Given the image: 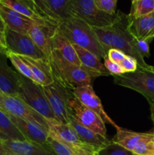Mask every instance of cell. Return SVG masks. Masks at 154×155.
I'll use <instances>...</instances> for the list:
<instances>
[{"label":"cell","instance_id":"6da1fadb","mask_svg":"<svg viewBox=\"0 0 154 155\" xmlns=\"http://www.w3.org/2000/svg\"><path fill=\"white\" fill-rule=\"evenodd\" d=\"M93 30L107 53L108 50L116 48L135 58L139 67L148 69L152 67L145 62L144 58L136 49L135 37L128 28V15L119 12V18L113 25Z\"/></svg>","mask_w":154,"mask_h":155},{"label":"cell","instance_id":"7a4b0ae2","mask_svg":"<svg viewBox=\"0 0 154 155\" xmlns=\"http://www.w3.org/2000/svg\"><path fill=\"white\" fill-rule=\"evenodd\" d=\"M58 29L71 44L93 53L101 60L107 56V51L98 40L93 28L82 20L69 18L62 21Z\"/></svg>","mask_w":154,"mask_h":155},{"label":"cell","instance_id":"3957f363","mask_svg":"<svg viewBox=\"0 0 154 155\" xmlns=\"http://www.w3.org/2000/svg\"><path fill=\"white\" fill-rule=\"evenodd\" d=\"M49 61L54 82L65 89L72 91L91 85L93 78L81 66L72 64L53 53Z\"/></svg>","mask_w":154,"mask_h":155},{"label":"cell","instance_id":"277c9868","mask_svg":"<svg viewBox=\"0 0 154 155\" xmlns=\"http://www.w3.org/2000/svg\"><path fill=\"white\" fill-rule=\"evenodd\" d=\"M116 85L136 91L146 98L149 104H154V70L137 67L132 73H126L120 76H114Z\"/></svg>","mask_w":154,"mask_h":155},{"label":"cell","instance_id":"5b68a950","mask_svg":"<svg viewBox=\"0 0 154 155\" xmlns=\"http://www.w3.org/2000/svg\"><path fill=\"white\" fill-rule=\"evenodd\" d=\"M73 18L82 20L92 28H103L113 25L119 18V12L110 15L100 10L95 0H71Z\"/></svg>","mask_w":154,"mask_h":155},{"label":"cell","instance_id":"8992f818","mask_svg":"<svg viewBox=\"0 0 154 155\" xmlns=\"http://www.w3.org/2000/svg\"><path fill=\"white\" fill-rule=\"evenodd\" d=\"M18 77L20 92L18 97L46 120L55 119L44 93L42 86L20 74H18Z\"/></svg>","mask_w":154,"mask_h":155},{"label":"cell","instance_id":"52a82bcc","mask_svg":"<svg viewBox=\"0 0 154 155\" xmlns=\"http://www.w3.org/2000/svg\"><path fill=\"white\" fill-rule=\"evenodd\" d=\"M0 108L8 114L30 121L48 132L47 120L19 97L8 95L0 92Z\"/></svg>","mask_w":154,"mask_h":155},{"label":"cell","instance_id":"ba28073f","mask_svg":"<svg viewBox=\"0 0 154 155\" xmlns=\"http://www.w3.org/2000/svg\"><path fill=\"white\" fill-rule=\"evenodd\" d=\"M42 88L55 119L63 124H69L71 115L68 100L72 95L71 91L56 82Z\"/></svg>","mask_w":154,"mask_h":155},{"label":"cell","instance_id":"9c48e42d","mask_svg":"<svg viewBox=\"0 0 154 155\" xmlns=\"http://www.w3.org/2000/svg\"><path fill=\"white\" fill-rule=\"evenodd\" d=\"M5 36L7 51L23 57L36 59L46 58L28 35L6 29Z\"/></svg>","mask_w":154,"mask_h":155},{"label":"cell","instance_id":"30bf717a","mask_svg":"<svg viewBox=\"0 0 154 155\" xmlns=\"http://www.w3.org/2000/svg\"><path fill=\"white\" fill-rule=\"evenodd\" d=\"M68 104L70 113L80 124L94 133L107 137L105 123L100 117L99 115L83 105L72 95V94L68 100Z\"/></svg>","mask_w":154,"mask_h":155},{"label":"cell","instance_id":"8fae6325","mask_svg":"<svg viewBox=\"0 0 154 155\" xmlns=\"http://www.w3.org/2000/svg\"><path fill=\"white\" fill-rule=\"evenodd\" d=\"M39 10L57 27L72 18L71 0H34Z\"/></svg>","mask_w":154,"mask_h":155},{"label":"cell","instance_id":"7c38bea8","mask_svg":"<svg viewBox=\"0 0 154 155\" xmlns=\"http://www.w3.org/2000/svg\"><path fill=\"white\" fill-rule=\"evenodd\" d=\"M71 92H72V95L79 101H80L83 105L85 106L87 108L93 110L98 115H99L100 117L103 120V121L105 124H110L113 127H115L116 130L120 128L119 126L115 124L114 121L105 112L102 105V103H101L99 97L96 95V93L94 91L91 85L76 88V89H72Z\"/></svg>","mask_w":154,"mask_h":155},{"label":"cell","instance_id":"4fadbf2b","mask_svg":"<svg viewBox=\"0 0 154 155\" xmlns=\"http://www.w3.org/2000/svg\"><path fill=\"white\" fill-rule=\"evenodd\" d=\"M0 2L30 18L39 25L57 27L42 13L34 0H0Z\"/></svg>","mask_w":154,"mask_h":155},{"label":"cell","instance_id":"5bb4252c","mask_svg":"<svg viewBox=\"0 0 154 155\" xmlns=\"http://www.w3.org/2000/svg\"><path fill=\"white\" fill-rule=\"evenodd\" d=\"M47 124L48 126V135L66 144L72 149L74 148H91L80 141L75 130L69 124H63L56 119L47 120Z\"/></svg>","mask_w":154,"mask_h":155},{"label":"cell","instance_id":"9a60e30c","mask_svg":"<svg viewBox=\"0 0 154 155\" xmlns=\"http://www.w3.org/2000/svg\"><path fill=\"white\" fill-rule=\"evenodd\" d=\"M7 153L18 155H56L49 145L24 140H2Z\"/></svg>","mask_w":154,"mask_h":155},{"label":"cell","instance_id":"2e32d148","mask_svg":"<svg viewBox=\"0 0 154 155\" xmlns=\"http://www.w3.org/2000/svg\"><path fill=\"white\" fill-rule=\"evenodd\" d=\"M6 53H0V92L18 97L20 92L18 73L8 65Z\"/></svg>","mask_w":154,"mask_h":155},{"label":"cell","instance_id":"e0dca14e","mask_svg":"<svg viewBox=\"0 0 154 155\" xmlns=\"http://www.w3.org/2000/svg\"><path fill=\"white\" fill-rule=\"evenodd\" d=\"M0 16L5 25L6 29H9L12 31L22 34L28 35V31L30 27L36 24L30 18L12 10L10 8L2 4L1 2Z\"/></svg>","mask_w":154,"mask_h":155},{"label":"cell","instance_id":"ac0fdd59","mask_svg":"<svg viewBox=\"0 0 154 155\" xmlns=\"http://www.w3.org/2000/svg\"><path fill=\"white\" fill-rule=\"evenodd\" d=\"M57 28L35 24L28 31V36L48 61L51 57V39Z\"/></svg>","mask_w":154,"mask_h":155},{"label":"cell","instance_id":"d6986e66","mask_svg":"<svg viewBox=\"0 0 154 155\" xmlns=\"http://www.w3.org/2000/svg\"><path fill=\"white\" fill-rule=\"evenodd\" d=\"M8 116L10 117L11 120L17 128L22 133L26 140L36 142L42 145H48L47 143L48 132L47 130L40 126L33 124L27 120L16 117L12 115L8 114Z\"/></svg>","mask_w":154,"mask_h":155},{"label":"cell","instance_id":"ffe728a7","mask_svg":"<svg viewBox=\"0 0 154 155\" xmlns=\"http://www.w3.org/2000/svg\"><path fill=\"white\" fill-rule=\"evenodd\" d=\"M70 115L69 124L75 130L80 141L85 145L92 148L96 152H98L100 149L108 145L110 141L107 139V137H104L101 135L97 134L89 129L86 128L82 124H80L71 113Z\"/></svg>","mask_w":154,"mask_h":155},{"label":"cell","instance_id":"44dd1931","mask_svg":"<svg viewBox=\"0 0 154 155\" xmlns=\"http://www.w3.org/2000/svg\"><path fill=\"white\" fill-rule=\"evenodd\" d=\"M31 70L35 82L42 86H48L54 82L50 61L47 58L36 59L20 56Z\"/></svg>","mask_w":154,"mask_h":155},{"label":"cell","instance_id":"7402d4cb","mask_svg":"<svg viewBox=\"0 0 154 155\" xmlns=\"http://www.w3.org/2000/svg\"><path fill=\"white\" fill-rule=\"evenodd\" d=\"M128 28L136 39L150 42L154 38V12L137 18L128 16Z\"/></svg>","mask_w":154,"mask_h":155},{"label":"cell","instance_id":"603a6c76","mask_svg":"<svg viewBox=\"0 0 154 155\" xmlns=\"http://www.w3.org/2000/svg\"><path fill=\"white\" fill-rule=\"evenodd\" d=\"M72 45L76 52L79 60L81 64V67L87 71L88 74L92 78H96L101 76L110 75L104 64L101 62V59L98 58L93 53L78 45H73V44Z\"/></svg>","mask_w":154,"mask_h":155},{"label":"cell","instance_id":"cb8c5ba5","mask_svg":"<svg viewBox=\"0 0 154 155\" xmlns=\"http://www.w3.org/2000/svg\"><path fill=\"white\" fill-rule=\"evenodd\" d=\"M52 53L72 64L81 66L73 46L58 28L51 39V54Z\"/></svg>","mask_w":154,"mask_h":155},{"label":"cell","instance_id":"d4e9b609","mask_svg":"<svg viewBox=\"0 0 154 155\" xmlns=\"http://www.w3.org/2000/svg\"><path fill=\"white\" fill-rule=\"evenodd\" d=\"M0 139L1 140H26L17 128L10 117L0 108Z\"/></svg>","mask_w":154,"mask_h":155},{"label":"cell","instance_id":"484cf974","mask_svg":"<svg viewBox=\"0 0 154 155\" xmlns=\"http://www.w3.org/2000/svg\"><path fill=\"white\" fill-rule=\"evenodd\" d=\"M142 134L143 133H136L120 127L119 130H116V136L111 141L119 144L128 151H132L133 148L142 136Z\"/></svg>","mask_w":154,"mask_h":155},{"label":"cell","instance_id":"4316f807","mask_svg":"<svg viewBox=\"0 0 154 155\" xmlns=\"http://www.w3.org/2000/svg\"><path fill=\"white\" fill-rule=\"evenodd\" d=\"M131 152L135 155H154V133H143Z\"/></svg>","mask_w":154,"mask_h":155},{"label":"cell","instance_id":"83f0119b","mask_svg":"<svg viewBox=\"0 0 154 155\" xmlns=\"http://www.w3.org/2000/svg\"><path fill=\"white\" fill-rule=\"evenodd\" d=\"M154 12V0H134L131 2L130 13L131 18H137L145 16Z\"/></svg>","mask_w":154,"mask_h":155},{"label":"cell","instance_id":"f1b7e54d","mask_svg":"<svg viewBox=\"0 0 154 155\" xmlns=\"http://www.w3.org/2000/svg\"><path fill=\"white\" fill-rule=\"evenodd\" d=\"M6 56L11 61L13 66L16 68L18 74H21L24 77H27V78L30 79V80L35 82L34 77H33L31 70L29 68L28 65L21 58L20 56L13 54L11 52H9V51L6 52Z\"/></svg>","mask_w":154,"mask_h":155},{"label":"cell","instance_id":"f546056e","mask_svg":"<svg viewBox=\"0 0 154 155\" xmlns=\"http://www.w3.org/2000/svg\"><path fill=\"white\" fill-rule=\"evenodd\" d=\"M47 143L56 155H73V151L70 147L48 135Z\"/></svg>","mask_w":154,"mask_h":155},{"label":"cell","instance_id":"4dcf8cb0","mask_svg":"<svg viewBox=\"0 0 154 155\" xmlns=\"http://www.w3.org/2000/svg\"><path fill=\"white\" fill-rule=\"evenodd\" d=\"M98 155H135L120 145L110 141L109 144L98 151Z\"/></svg>","mask_w":154,"mask_h":155},{"label":"cell","instance_id":"1f68e13d","mask_svg":"<svg viewBox=\"0 0 154 155\" xmlns=\"http://www.w3.org/2000/svg\"><path fill=\"white\" fill-rule=\"evenodd\" d=\"M97 7L108 15H116L117 0H95Z\"/></svg>","mask_w":154,"mask_h":155},{"label":"cell","instance_id":"d6a6232c","mask_svg":"<svg viewBox=\"0 0 154 155\" xmlns=\"http://www.w3.org/2000/svg\"><path fill=\"white\" fill-rule=\"evenodd\" d=\"M104 66H105L106 69L107 70L110 75H113L114 77V76H120L125 74L120 64H117L107 58V56L104 58Z\"/></svg>","mask_w":154,"mask_h":155},{"label":"cell","instance_id":"836d02e7","mask_svg":"<svg viewBox=\"0 0 154 155\" xmlns=\"http://www.w3.org/2000/svg\"><path fill=\"white\" fill-rule=\"evenodd\" d=\"M120 65L123 69L125 74L134 72L138 67L137 60L131 56L127 55V54L125 55L123 61L120 63Z\"/></svg>","mask_w":154,"mask_h":155},{"label":"cell","instance_id":"e575fe53","mask_svg":"<svg viewBox=\"0 0 154 155\" xmlns=\"http://www.w3.org/2000/svg\"><path fill=\"white\" fill-rule=\"evenodd\" d=\"M149 42L147 40H143V39H138L135 38V45L136 49L139 52V54L144 58L149 57Z\"/></svg>","mask_w":154,"mask_h":155},{"label":"cell","instance_id":"d590c367","mask_svg":"<svg viewBox=\"0 0 154 155\" xmlns=\"http://www.w3.org/2000/svg\"><path fill=\"white\" fill-rule=\"evenodd\" d=\"M125 55L126 54L123 51L119 49H116V48H111V49L108 50L107 54V58L110 61L117 64H120L125 58Z\"/></svg>","mask_w":154,"mask_h":155},{"label":"cell","instance_id":"8d00e7d4","mask_svg":"<svg viewBox=\"0 0 154 155\" xmlns=\"http://www.w3.org/2000/svg\"><path fill=\"white\" fill-rule=\"evenodd\" d=\"M73 155H93L96 151L88 148H72Z\"/></svg>","mask_w":154,"mask_h":155},{"label":"cell","instance_id":"74e56055","mask_svg":"<svg viewBox=\"0 0 154 155\" xmlns=\"http://www.w3.org/2000/svg\"><path fill=\"white\" fill-rule=\"evenodd\" d=\"M7 52V47H6L5 36V34L0 33V53Z\"/></svg>","mask_w":154,"mask_h":155},{"label":"cell","instance_id":"f35d334b","mask_svg":"<svg viewBox=\"0 0 154 155\" xmlns=\"http://www.w3.org/2000/svg\"><path fill=\"white\" fill-rule=\"evenodd\" d=\"M6 31V27L5 25L4 22H3L1 16H0V33L5 34Z\"/></svg>","mask_w":154,"mask_h":155},{"label":"cell","instance_id":"ab89813d","mask_svg":"<svg viewBox=\"0 0 154 155\" xmlns=\"http://www.w3.org/2000/svg\"><path fill=\"white\" fill-rule=\"evenodd\" d=\"M7 153V151L5 148L4 145H3L2 142V140L0 139V155H5Z\"/></svg>","mask_w":154,"mask_h":155},{"label":"cell","instance_id":"60d3db41","mask_svg":"<svg viewBox=\"0 0 154 155\" xmlns=\"http://www.w3.org/2000/svg\"><path fill=\"white\" fill-rule=\"evenodd\" d=\"M150 110H151V119L154 124V104H150Z\"/></svg>","mask_w":154,"mask_h":155},{"label":"cell","instance_id":"b9f144b4","mask_svg":"<svg viewBox=\"0 0 154 155\" xmlns=\"http://www.w3.org/2000/svg\"><path fill=\"white\" fill-rule=\"evenodd\" d=\"M5 155H18V154H11V153H6Z\"/></svg>","mask_w":154,"mask_h":155},{"label":"cell","instance_id":"7bdbcfd3","mask_svg":"<svg viewBox=\"0 0 154 155\" xmlns=\"http://www.w3.org/2000/svg\"><path fill=\"white\" fill-rule=\"evenodd\" d=\"M93 155H98V152H96V153H95V154H94Z\"/></svg>","mask_w":154,"mask_h":155},{"label":"cell","instance_id":"ee69618b","mask_svg":"<svg viewBox=\"0 0 154 155\" xmlns=\"http://www.w3.org/2000/svg\"><path fill=\"white\" fill-rule=\"evenodd\" d=\"M153 70H154V67H153Z\"/></svg>","mask_w":154,"mask_h":155}]
</instances>
